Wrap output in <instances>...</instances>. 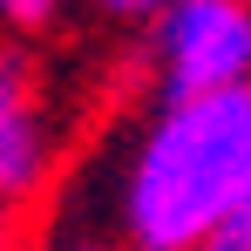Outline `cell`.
<instances>
[{"label": "cell", "mask_w": 251, "mask_h": 251, "mask_svg": "<svg viewBox=\"0 0 251 251\" xmlns=\"http://www.w3.org/2000/svg\"><path fill=\"white\" fill-rule=\"evenodd\" d=\"M251 197V88L156 102L116 170V231L129 251H190Z\"/></svg>", "instance_id": "cell-1"}, {"label": "cell", "mask_w": 251, "mask_h": 251, "mask_svg": "<svg viewBox=\"0 0 251 251\" xmlns=\"http://www.w3.org/2000/svg\"><path fill=\"white\" fill-rule=\"evenodd\" d=\"M143 27H150L143 61L156 102L251 88V0H170Z\"/></svg>", "instance_id": "cell-2"}, {"label": "cell", "mask_w": 251, "mask_h": 251, "mask_svg": "<svg viewBox=\"0 0 251 251\" xmlns=\"http://www.w3.org/2000/svg\"><path fill=\"white\" fill-rule=\"evenodd\" d=\"M48 176H54V129L41 109V68L14 34H0V204H27Z\"/></svg>", "instance_id": "cell-3"}, {"label": "cell", "mask_w": 251, "mask_h": 251, "mask_svg": "<svg viewBox=\"0 0 251 251\" xmlns=\"http://www.w3.org/2000/svg\"><path fill=\"white\" fill-rule=\"evenodd\" d=\"M68 7H75V0H0V34H14V41L48 34V27H54Z\"/></svg>", "instance_id": "cell-4"}, {"label": "cell", "mask_w": 251, "mask_h": 251, "mask_svg": "<svg viewBox=\"0 0 251 251\" xmlns=\"http://www.w3.org/2000/svg\"><path fill=\"white\" fill-rule=\"evenodd\" d=\"M190 251H251V197H245L238 210H224V217H217Z\"/></svg>", "instance_id": "cell-5"}, {"label": "cell", "mask_w": 251, "mask_h": 251, "mask_svg": "<svg viewBox=\"0 0 251 251\" xmlns=\"http://www.w3.org/2000/svg\"><path fill=\"white\" fill-rule=\"evenodd\" d=\"M95 7H102L109 21H156L170 0H95Z\"/></svg>", "instance_id": "cell-6"}, {"label": "cell", "mask_w": 251, "mask_h": 251, "mask_svg": "<svg viewBox=\"0 0 251 251\" xmlns=\"http://www.w3.org/2000/svg\"><path fill=\"white\" fill-rule=\"evenodd\" d=\"M48 251H116V238H102V231H68V238H54Z\"/></svg>", "instance_id": "cell-7"}, {"label": "cell", "mask_w": 251, "mask_h": 251, "mask_svg": "<svg viewBox=\"0 0 251 251\" xmlns=\"http://www.w3.org/2000/svg\"><path fill=\"white\" fill-rule=\"evenodd\" d=\"M0 251H14V210L0 204Z\"/></svg>", "instance_id": "cell-8"}]
</instances>
